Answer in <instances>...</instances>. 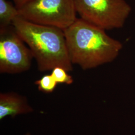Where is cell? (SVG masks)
I'll return each instance as SVG.
<instances>
[{
    "mask_svg": "<svg viewBox=\"0 0 135 135\" xmlns=\"http://www.w3.org/2000/svg\"><path fill=\"white\" fill-rule=\"evenodd\" d=\"M32 111L26 100L15 93L1 94L0 96V119L14 116Z\"/></svg>",
    "mask_w": 135,
    "mask_h": 135,
    "instance_id": "cell-6",
    "label": "cell"
},
{
    "mask_svg": "<svg viewBox=\"0 0 135 135\" xmlns=\"http://www.w3.org/2000/svg\"><path fill=\"white\" fill-rule=\"evenodd\" d=\"M81 19L106 30L122 28L132 11L125 0H74Z\"/></svg>",
    "mask_w": 135,
    "mask_h": 135,
    "instance_id": "cell-4",
    "label": "cell"
},
{
    "mask_svg": "<svg viewBox=\"0 0 135 135\" xmlns=\"http://www.w3.org/2000/svg\"><path fill=\"white\" fill-rule=\"evenodd\" d=\"M29 135V134H27V135Z\"/></svg>",
    "mask_w": 135,
    "mask_h": 135,
    "instance_id": "cell-11",
    "label": "cell"
},
{
    "mask_svg": "<svg viewBox=\"0 0 135 135\" xmlns=\"http://www.w3.org/2000/svg\"><path fill=\"white\" fill-rule=\"evenodd\" d=\"M64 31L71 62L84 70L111 63L123 48L105 30L81 18Z\"/></svg>",
    "mask_w": 135,
    "mask_h": 135,
    "instance_id": "cell-1",
    "label": "cell"
},
{
    "mask_svg": "<svg viewBox=\"0 0 135 135\" xmlns=\"http://www.w3.org/2000/svg\"><path fill=\"white\" fill-rule=\"evenodd\" d=\"M35 83L38 86L40 91L47 93L53 92L58 84L51 75L44 76Z\"/></svg>",
    "mask_w": 135,
    "mask_h": 135,
    "instance_id": "cell-8",
    "label": "cell"
},
{
    "mask_svg": "<svg viewBox=\"0 0 135 135\" xmlns=\"http://www.w3.org/2000/svg\"><path fill=\"white\" fill-rule=\"evenodd\" d=\"M25 44L13 25L0 29L1 73H20L31 68L34 57Z\"/></svg>",
    "mask_w": 135,
    "mask_h": 135,
    "instance_id": "cell-5",
    "label": "cell"
},
{
    "mask_svg": "<svg viewBox=\"0 0 135 135\" xmlns=\"http://www.w3.org/2000/svg\"><path fill=\"white\" fill-rule=\"evenodd\" d=\"M13 1L14 3V5L16 6L17 8L18 9H19L26 4L31 2L32 0H13Z\"/></svg>",
    "mask_w": 135,
    "mask_h": 135,
    "instance_id": "cell-10",
    "label": "cell"
},
{
    "mask_svg": "<svg viewBox=\"0 0 135 135\" xmlns=\"http://www.w3.org/2000/svg\"><path fill=\"white\" fill-rule=\"evenodd\" d=\"M18 12L19 16L30 22L63 30L77 19L74 0H32Z\"/></svg>",
    "mask_w": 135,
    "mask_h": 135,
    "instance_id": "cell-3",
    "label": "cell"
},
{
    "mask_svg": "<svg viewBox=\"0 0 135 135\" xmlns=\"http://www.w3.org/2000/svg\"><path fill=\"white\" fill-rule=\"evenodd\" d=\"M12 25L30 49L40 71L52 70L57 67L67 72L72 71L64 30L32 23L19 16Z\"/></svg>",
    "mask_w": 135,
    "mask_h": 135,
    "instance_id": "cell-2",
    "label": "cell"
},
{
    "mask_svg": "<svg viewBox=\"0 0 135 135\" xmlns=\"http://www.w3.org/2000/svg\"><path fill=\"white\" fill-rule=\"evenodd\" d=\"M51 75L58 84L70 85L73 82L72 77L69 75L67 71L63 68L57 67L54 68Z\"/></svg>",
    "mask_w": 135,
    "mask_h": 135,
    "instance_id": "cell-9",
    "label": "cell"
},
{
    "mask_svg": "<svg viewBox=\"0 0 135 135\" xmlns=\"http://www.w3.org/2000/svg\"><path fill=\"white\" fill-rule=\"evenodd\" d=\"M18 16V9L11 2L0 0V29L12 25L13 20Z\"/></svg>",
    "mask_w": 135,
    "mask_h": 135,
    "instance_id": "cell-7",
    "label": "cell"
}]
</instances>
